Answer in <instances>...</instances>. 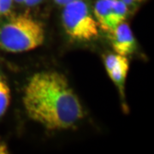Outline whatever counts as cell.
<instances>
[{"label": "cell", "instance_id": "cell-1", "mask_svg": "<svg viewBox=\"0 0 154 154\" xmlns=\"http://www.w3.org/2000/svg\"><path fill=\"white\" fill-rule=\"evenodd\" d=\"M22 104L28 117L48 130L69 128L84 117L78 96L57 71L33 74L24 88Z\"/></svg>", "mask_w": 154, "mask_h": 154}, {"label": "cell", "instance_id": "cell-2", "mask_svg": "<svg viewBox=\"0 0 154 154\" xmlns=\"http://www.w3.org/2000/svg\"><path fill=\"white\" fill-rule=\"evenodd\" d=\"M42 22L28 15H17L0 27V48L11 53L36 49L45 40Z\"/></svg>", "mask_w": 154, "mask_h": 154}, {"label": "cell", "instance_id": "cell-3", "mask_svg": "<svg viewBox=\"0 0 154 154\" xmlns=\"http://www.w3.org/2000/svg\"><path fill=\"white\" fill-rule=\"evenodd\" d=\"M62 23L66 33L73 39L89 41L99 35V25L83 0L63 6Z\"/></svg>", "mask_w": 154, "mask_h": 154}, {"label": "cell", "instance_id": "cell-4", "mask_svg": "<svg viewBox=\"0 0 154 154\" xmlns=\"http://www.w3.org/2000/svg\"><path fill=\"white\" fill-rule=\"evenodd\" d=\"M105 69L111 81L118 88L120 93L124 96V85L129 69V62L126 56L109 54L105 58Z\"/></svg>", "mask_w": 154, "mask_h": 154}, {"label": "cell", "instance_id": "cell-5", "mask_svg": "<svg viewBox=\"0 0 154 154\" xmlns=\"http://www.w3.org/2000/svg\"><path fill=\"white\" fill-rule=\"evenodd\" d=\"M111 32V45L115 53L126 57L132 54L135 50L136 43L128 24L121 22Z\"/></svg>", "mask_w": 154, "mask_h": 154}, {"label": "cell", "instance_id": "cell-6", "mask_svg": "<svg viewBox=\"0 0 154 154\" xmlns=\"http://www.w3.org/2000/svg\"><path fill=\"white\" fill-rule=\"evenodd\" d=\"M113 0H97L94 5V18L100 28L110 31V17Z\"/></svg>", "mask_w": 154, "mask_h": 154}, {"label": "cell", "instance_id": "cell-7", "mask_svg": "<svg viewBox=\"0 0 154 154\" xmlns=\"http://www.w3.org/2000/svg\"><path fill=\"white\" fill-rule=\"evenodd\" d=\"M128 7L122 0H113L110 17V28L112 31L121 22H124L128 16Z\"/></svg>", "mask_w": 154, "mask_h": 154}, {"label": "cell", "instance_id": "cell-8", "mask_svg": "<svg viewBox=\"0 0 154 154\" xmlns=\"http://www.w3.org/2000/svg\"><path fill=\"white\" fill-rule=\"evenodd\" d=\"M11 102V90L0 74V117L5 115Z\"/></svg>", "mask_w": 154, "mask_h": 154}, {"label": "cell", "instance_id": "cell-9", "mask_svg": "<svg viewBox=\"0 0 154 154\" xmlns=\"http://www.w3.org/2000/svg\"><path fill=\"white\" fill-rule=\"evenodd\" d=\"M14 0H0V17L11 11Z\"/></svg>", "mask_w": 154, "mask_h": 154}, {"label": "cell", "instance_id": "cell-10", "mask_svg": "<svg viewBox=\"0 0 154 154\" xmlns=\"http://www.w3.org/2000/svg\"><path fill=\"white\" fill-rule=\"evenodd\" d=\"M41 1L42 0H25L23 5L27 6H35L38 5Z\"/></svg>", "mask_w": 154, "mask_h": 154}, {"label": "cell", "instance_id": "cell-11", "mask_svg": "<svg viewBox=\"0 0 154 154\" xmlns=\"http://www.w3.org/2000/svg\"><path fill=\"white\" fill-rule=\"evenodd\" d=\"M74 1H76V0H54V2L57 5L61 6H65L66 5L69 4V3H72Z\"/></svg>", "mask_w": 154, "mask_h": 154}, {"label": "cell", "instance_id": "cell-12", "mask_svg": "<svg viewBox=\"0 0 154 154\" xmlns=\"http://www.w3.org/2000/svg\"><path fill=\"white\" fill-rule=\"evenodd\" d=\"M123 3H125L127 5L129 6V5H135V4H138V3H140V1H142V0H122Z\"/></svg>", "mask_w": 154, "mask_h": 154}, {"label": "cell", "instance_id": "cell-13", "mask_svg": "<svg viewBox=\"0 0 154 154\" xmlns=\"http://www.w3.org/2000/svg\"><path fill=\"white\" fill-rule=\"evenodd\" d=\"M5 153H8V148H7L5 144L0 142V154Z\"/></svg>", "mask_w": 154, "mask_h": 154}, {"label": "cell", "instance_id": "cell-14", "mask_svg": "<svg viewBox=\"0 0 154 154\" xmlns=\"http://www.w3.org/2000/svg\"><path fill=\"white\" fill-rule=\"evenodd\" d=\"M24 1L25 0H14V2H16V3H17V4H24Z\"/></svg>", "mask_w": 154, "mask_h": 154}]
</instances>
